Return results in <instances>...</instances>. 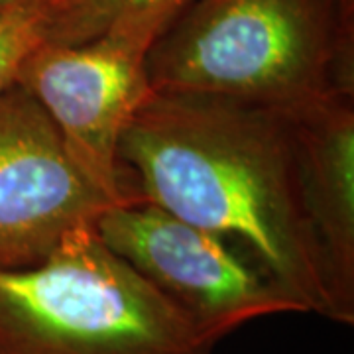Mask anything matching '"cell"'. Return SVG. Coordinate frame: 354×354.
<instances>
[{
	"mask_svg": "<svg viewBox=\"0 0 354 354\" xmlns=\"http://www.w3.org/2000/svg\"><path fill=\"white\" fill-rule=\"evenodd\" d=\"M51 0H0L2 10H44Z\"/></svg>",
	"mask_w": 354,
	"mask_h": 354,
	"instance_id": "cell-10",
	"label": "cell"
},
{
	"mask_svg": "<svg viewBox=\"0 0 354 354\" xmlns=\"http://www.w3.org/2000/svg\"><path fill=\"white\" fill-rule=\"evenodd\" d=\"M197 0H51L41 10L48 44H85L122 34L153 44Z\"/></svg>",
	"mask_w": 354,
	"mask_h": 354,
	"instance_id": "cell-8",
	"label": "cell"
},
{
	"mask_svg": "<svg viewBox=\"0 0 354 354\" xmlns=\"http://www.w3.org/2000/svg\"><path fill=\"white\" fill-rule=\"evenodd\" d=\"M118 164L140 201L236 242L301 313L330 319L288 111L152 88L122 130Z\"/></svg>",
	"mask_w": 354,
	"mask_h": 354,
	"instance_id": "cell-1",
	"label": "cell"
},
{
	"mask_svg": "<svg viewBox=\"0 0 354 354\" xmlns=\"http://www.w3.org/2000/svg\"><path fill=\"white\" fill-rule=\"evenodd\" d=\"M153 91L299 111L354 95V12L341 0H197L152 44Z\"/></svg>",
	"mask_w": 354,
	"mask_h": 354,
	"instance_id": "cell-2",
	"label": "cell"
},
{
	"mask_svg": "<svg viewBox=\"0 0 354 354\" xmlns=\"http://www.w3.org/2000/svg\"><path fill=\"white\" fill-rule=\"evenodd\" d=\"M341 2L344 4V8H346V10L354 12V0H341Z\"/></svg>",
	"mask_w": 354,
	"mask_h": 354,
	"instance_id": "cell-11",
	"label": "cell"
},
{
	"mask_svg": "<svg viewBox=\"0 0 354 354\" xmlns=\"http://www.w3.org/2000/svg\"><path fill=\"white\" fill-rule=\"evenodd\" d=\"M215 342L122 256L95 223L50 256L0 270V354H213Z\"/></svg>",
	"mask_w": 354,
	"mask_h": 354,
	"instance_id": "cell-3",
	"label": "cell"
},
{
	"mask_svg": "<svg viewBox=\"0 0 354 354\" xmlns=\"http://www.w3.org/2000/svg\"><path fill=\"white\" fill-rule=\"evenodd\" d=\"M116 203L83 176L48 113L20 85L0 99V270L44 262Z\"/></svg>",
	"mask_w": 354,
	"mask_h": 354,
	"instance_id": "cell-6",
	"label": "cell"
},
{
	"mask_svg": "<svg viewBox=\"0 0 354 354\" xmlns=\"http://www.w3.org/2000/svg\"><path fill=\"white\" fill-rule=\"evenodd\" d=\"M95 228L215 344L256 319L301 313L227 241L152 203L113 205Z\"/></svg>",
	"mask_w": 354,
	"mask_h": 354,
	"instance_id": "cell-4",
	"label": "cell"
},
{
	"mask_svg": "<svg viewBox=\"0 0 354 354\" xmlns=\"http://www.w3.org/2000/svg\"><path fill=\"white\" fill-rule=\"evenodd\" d=\"M41 41V10L0 12V99L16 85L26 55Z\"/></svg>",
	"mask_w": 354,
	"mask_h": 354,
	"instance_id": "cell-9",
	"label": "cell"
},
{
	"mask_svg": "<svg viewBox=\"0 0 354 354\" xmlns=\"http://www.w3.org/2000/svg\"><path fill=\"white\" fill-rule=\"evenodd\" d=\"M150 48V41L122 34L85 44L41 41L16 75V85L48 113L77 169L116 205L140 201L118 164V142L152 93Z\"/></svg>",
	"mask_w": 354,
	"mask_h": 354,
	"instance_id": "cell-5",
	"label": "cell"
},
{
	"mask_svg": "<svg viewBox=\"0 0 354 354\" xmlns=\"http://www.w3.org/2000/svg\"><path fill=\"white\" fill-rule=\"evenodd\" d=\"M301 193L330 304V321L354 325V95L288 111Z\"/></svg>",
	"mask_w": 354,
	"mask_h": 354,
	"instance_id": "cell-7",
	"label": "cell"
}]
</instances>
